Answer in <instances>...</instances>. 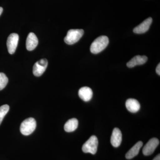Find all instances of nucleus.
<instances>
[{
	"label": "nucleus",
	"mask_w": 160,
	"mask_h": 160,
	"mask_svg": "<svg viewBox=\"0 0 160 160\" xmlns=\"http://www.w3.org/2000/svg\"><path fill=\"white\" fill-rule=\"evenodd\" d=\"M109 40L106 36H101L98 38L92 43L90 52L93 54H98L103 51L109 44Z\"/></svg>",
	"instance_id": "f257e3e1"
},
{
	"label": "nucleus",
	"mask_w": 160,
	"mask_h": 160,
	"mask_svg": "<svg viewBox=\"0 0 160 160\" xmlns=\"http://www.w3.org/2000/svg\"><path fill=\"white\" fill-rule=\"evenodd\" d=\"M126 106L127 109L132 113L137 112L141 107L138 101L132 98L129 99L126 101Z\"/></svg>",
	"instance_id": "ddd939ff"
},
{
	"label": "nucleus",
	"mask_w": 160,
	"mask_h": 160,
	"mask_svg": "<svg viewBox=\"0 0 160 160\" xmlns=\"http://www.w3.org/2000/svg\"><path fill=\"white\" fill-rule=\"evenodd\" d=\"M152 160H160V155L159 154Z\"/></svg>",
	"instance_id": "6ab92c4d"
},
{
	"label": "nucleus",
	"mask_w": 160,
	"mask_h": 160,
	"mask_svg": "<svg viewBox=\"0 0 160 160\" xmlns=\"http://www.w3.org/2000/svg\"><path fill=\"white\" fill-rule=\"evenodd\" d=\"M19 41V35L17 33H12L9 35L7 41L8 51L10 54L14 53L17 47Z\"/></svg>",
	"instance_id": "423d86ee"
},
{
	"label": "nucleus",
	"mask_w": 160,
	"mask_h": 160,
	"mask_svg": "<svg viewBox=\"0 0 160 160\" xmlns=\"http://www.w3.org/2000/svg\"><path fill=\"white\" fill-rule=\"evenodd\" d=\"M93 92L89 87H83L80 89L78 91V95L80 98L84 102H89L92 98Z\"/></svg>",
	"instance_id": "f8f14e48"
},
{
	"label": "nucleus",
	"mask_w": 160,
	"mask_h": 160,
	"mask_svg": "<svg viewBox=\"0 0 160 160\" xmlns=\"http://www.w3.org/2000/svg\"><path fill=\"white\" fill-rule=\"evenodd\" d=\"M110 142L113 147H119L122 142V133L118 128H115L112 131Z\"/></svg>",
	"instance_id": "1a4fd4ad"
},
{
	"label": "nucleus",
	"mask_w": 160,
	"mask_h": 160,
	"mask_svg": "<svg viewBox=\"0 0 160 160\" xmlns=\"http://www.w3.org/2000/svg\"><path fill=\"white\" fill-rule=\"evenodd\" d=\"M3 10V8H2V7H0V16H1Z\"/></svg>",
	"instance_id": "aec40b11"
},
{
	"label": "nucleus",
	"mask_w": 160,
	"mask_h": 160,
	"mask_svg": "<svg viewBox=\"0 0 160 160\" xmlns=\"http://www.w3.org/2000/svg\"><path fill=\"white\" fill-rule=\"evenodd\" d=\"M78 122L76 118H72L66 122L64 126V129L67 132H72L77 129Z\"/></svg>",
	"instance_id": "2eb2a0df"
},
{
	"label": "nucleus",
	"mask_w": 160,
	"mask_h": 160,
	"mask_svg": "<svg viewBox=\"0 0 160 160\" xmlns=\"http://www.w3.org/2000/svg\"><path fill=\"white\" fill-rule=\"evenodd\" d=\"M9 106L8 105H4L0 107V125L2 122L5 116L9 111Z\"/></svg>",
	"instance_id": "dca6fc26"
},
{
	"label": "nucleus",
	"mask_w": 160,
	"mask_h": 160,
	"mask_svg": "<svg viewBox=\"0 0 160 160\" xmlns=\"http://www.w3.org/2000/svg\"><path fill=\"white\" fill-rule=\"evenodd\" d=\"M156 72L157 73V74L158 75H160V63H159L156 69Z\"/></svg>",
	"instance_id": "a211bd4d"
},
{
	"label": "nucleus",
	"mask_w": 160,
	"mask_h": 160,
	"mask_svg": "<svg viewBox=\"0 0 160 160\" xmlns=\"http://www.w3.org/2000/svg\"><path fill=\"white\" fill-rule=\"evenodd\" d=\"M48 66V61L46 59H42L34 64L33 67V74L35 76L40 77L43 74Z\"/></svg>",
	"instance_id": "0eeeda50"
},
{
	"label": "nucleus",
	"mask_w": 160,
	"mask_h": 160,
	"mask_svg": "<svg viewBox=\"0 0 160 160\" xmlns=\"http://www.w3.org/2000/svg\"><path fill=\"white\" fill-rule=\"evenodd\" d=\"M98 145V141L97 137L92 135L84 143L82 147V150L85 153L95 154L97 152Z\"/></svg>",
	"instance_id": "20e7f679"
},
{
	"label": "nucleus",
	"mask_w": 160,
	"mask_h": 160,
	"mask_svg": "<svg viewBox=\"0 0 160 160\" xmlns=\"http://www.w3.org/2000/svg\"><path fill=\"white\" fill-rule=\"evenodd\" d=\"M38 44V40L36 35L33 32H30L26 39V49L29 51L33 50L37 46Z\"/></svg>",
	"instance_id": "9d476101"
},
{
	"label": "nucleus",
	"mask_w": 160,
	"mask_h": 160,
	"mask_svg": "<svg viewBox=\"0 0 160 160\" xmlns=\"http://www.w3.org/2000/svg\"><path fill=\"white\" fill-rule=\"evenodd\" d=\"M143 146V142L141 141L138 142L129 151L126 153V158L127 159H131L138 154L140 149Z\"/></svg>",
	"instance_id": "4468645a"
},
{
	"label": "nucleus",
	"mask_w": 160,
	"mask_h": 160,
	"mask_svg": "<svg viewBox=\"0 0 160 160\" xmlns=\"http://www.w3.org/2000/svg\"><path fill=\"white\" fill-rule=\"evenodd\" d=\"M37 123L33 118H29L24 120L20 126L21 133L25 136L31 134L36 128Z\"/></svg>",
	"instance_id": "f03ea898"
},
{
	"label": "nucleus",
	"mask_w": 160,
	"mask_h": 160,
	"mask_svg": "<svg viewBox=\"0 0 160 160\" xmlns=\"http://www.w3.org/2000/svg\"><path fill=\"white\" fill-rule=\"evenodd\" d=\"M159 144V141L157 138L150 139L143 148V154L145 156H149L152 154Z\"/></svg>",
	"instance_id": "39448f33"
},
{
	"label": "nucleus",
	"mask_w": 160,
	"mask_h": 160,
	"mask_svg": "<svg viewBox=\"0 0 160 160\" xmlns=\"http://www.w3.org/2000/svg\"><path fill=\"white\" fill-rule=\"evenodd\" d=\"M84 31L82 29H72L67 32L64 41L68 45H72L77 42L82 37Z\"/></svg>",
	"instance_id": "7ed1b4c3"
},
{
	"label": "nucleus",
	"mask_w": 160,
	"mask_h": 160,
	"mask_svg": "<svg viewBox=\"0 0 160 160\" xmlns=\"http://www.w3.org/2000/svg\"><path fill=\"white\" fill-rule=\"evenodd\" d=\"M8 78L5 73L0 72V90H2L8 84Z\"/></svg>",
	"instance_id": "f3484780"
},
{
	"label": "nucleus",
	"mask_w": 160,
	"mask_h": 160,
	"mask_svg": "<svg viewBox=\"0 0 160 160\" xmlns=\"http://www.w3.org/2000/svg\"><path fill=\"white\" fill-rule=\"evenodd\" d=\"M152 18H151L146 19L145 21H143L142 22L133 29V32L134 33H137V34L145 33L149 30L150 25L152 23Z\"/></svg>",
	"instance_id": "6e6552de"
},
{
	"label": "nucleus",
	"mask_w": 160,
	"mask_h": 160,
	"mask_svg": "<svg viewBox=\"0 0 160 160\" xmlns=\"http://www.w3.org/2000/svg\"><path fill=\"white\" fill-rule=\"evenodd\" d=\"M148 58L146 56H136L127 63V66L129 68H132L136 66L143 65L146 62Z\"/></svg>",
	"instance_id": "9b49d317"
}]
</instances>
